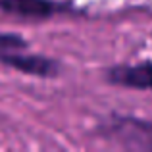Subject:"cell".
<instances>
[{"label": "cell", "mask_w": 152, "mask_h": 152, "mask_svg": "<svg viewBox=\"0 0 152 152\" xmlns=\"http://www.w3.org/2000/svg\"><path fill=\"white\" fill-rule=\"evenodd\" d=\"M98 135L102 139L129 150L152 152V121L135 115H112L100 121Z\"/></svg>", "instance_id": "6da1fadb"}, {"label": "cell", "mask_w": 152, "mask_h": 152, "mask_svg": "<svg viewBox=\"0 0 152 152\" xmlns=\"http://www.w3.org/2000/svg\"><path fill=\"white\" fill-rule=\"evenodd\" d=\"M0 64L8 66L15 71H21L25 75H33V77H58L62 71V64L60 60L50 58V56L42 54H25L23 50L10 52V54L0 56Z\"/></svg>", "instance_id": "7a4b0ae2"}, {"label": "cell", "mask_w": 152, "mask_h": 152, "mask_svg": "<svg viewBox=\"0 0 152 152\" xmlns=\"http://www.w3.org/2000/svg\"><path fill=\"white\" fill-rule=\"evenodd\" d=\"M104 75H106V81L112 85L152 91V60H145L135 66H114Z\"/></svg>", "instance_id": "3957f363"}, {"label": "cell", "mask_w": 152, "mask_h": 152, "mask_svg": "<svg viewBox=\"0 0 152 152\" xmlns=\"http://www.w3.org/2000/svg\"><path fill=\"white\" fill-rule=\"evenodd\" d=\"M64 10H69V8L54 0H0V12L18 15V18L48 19Z\"/></svg>", "instance_id": "277c9868"}, {"label": "cell", "mask_w": 152, "mask_h": 152, "mask_svg": "<svg viewBox=\"0 0 152 152\" xmlns=\"http://www.w3.org/2000/svg\"><path fill=\"white\" fill-rule=\"evenodd\" d=\"M29 46V42L23 37L14 33H0V56L2 54H10V52H18V50H25Z\"/></svg>", "instance_id": "5b68a950"}]
</instances>
